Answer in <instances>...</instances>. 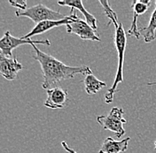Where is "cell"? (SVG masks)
I'll use <instances>...</instances> for the list:
<instances>
[{"label":"cell","instance_id":"1","mask_svg":"<svg viewBox=\"0 0 156 153\" xmlns=\"http://www.w3.org/2000/svg\"><path fill=\"white\" fill-rule=\"evenodd\" d=\"M35 50L33 58L39 62L44 82L42 87L44 89H49L50 87L56 84L63 80L73 79L76 75H89L91 74L90 68L87 66L81 67H70L62 63L57 58L40 50L36 44H32Z\"/></svg>","mask_w":156,"mask_h":153},{"label":"cell","instance_id":"2","mask_svg":"<svg viewBox=\"0 0 156 153\" xmlns=\"http://www.w3.org/2000/svg\"><path fill=\"white\" fill-rule=\"evenodd\" d=\"M115 44L116 47L117 54H118V67H117V73L115 75V82L112 87L108 89L107 92L105 95V102L107 104H111L114 100V96L115 92L118 91L117 87L119 83L123 82V63H124V55L126 50L127 36L123 25L119 23L117 27H115Z\"/></svg>","mask_w":156,"mask_h":153},{"label":"cell","instance_id":"3","mask_svg":"<svg viewBox=\"0 0 156 153\" xmlns=\"http://www.w3.org/2000/svg\"><path fill=\"white\" fill-rule=\"evenodd\" d=\"M17 17H27L33 22L38 24L45 20H60L64 19L67 16L60 13L59 12L50 9L43 4L36 5L32 7L27 8L24 11L17 10L15 12Z\"/></svg>","mask_w":156,"mask_h":153},{"label":"cell","instance_id":"4","mask_svg":"<svg viewBox=\"0 0 156 153\" xmlns=\"http://www.w3.org/2000/svg\"><path fill=\"white\" fill-rule=\"evenodd\" d=\"M123 113L124 111L122 108L114 107L107 116H98V123L101 126L103 129L112 131L115 133L117 137H121L126 132L123 125L126 123L127 120L123 118Z\"/></svg>","mask_w":156,"mask_h":153},{"label":"cell","instance_id":"5","mask_svg":"<svg viewBox=\"0 0 156 153\" xmlns=\"http://www.w3.org/2000/svg\"><path fill=\"white\" fill-rule=\"evenodd\" d=\"M25 44H43V45H51V42L48 39L44 40H33V39H23L22 37L18 38L10 33V31L5 32L4 36L0 38V52L5 56L12 57V50L21 45Z\"/></svg>","mask_w":156,"mask_h":153},{"label":"cell","instance_id":"6","mask_svg":"<svg viewBox=\"0 0 156 153\" xmlns=\"http://www.w3.org/2000/svg\"><path fill=\"white\" fill-rule=\"evenodd\" d=\"M66 28L68 33L75 34L83 40L100 42L99 34L98 33L97 30L90 26L85 20L79 19L78 17L68 24Z\"/></svg>","mask_w":156,"mask_h":153},{"label":"cell","instance_id":"7","mask_svg":"<svg viewBox=\"0 0 156 153\" xmlns=\"http://www.w3.org/2000/svg\"><path fill=\"white\" fill-rule=\"evenodd\" d=\"M76 18H77L76 12L74 11V12H70V15L67 16L64 19H60V20H45V21L40 22L38 24H37L29 33H28L25 36H23L22 38L31 39V37H34V36L41 35V34L45 33V32H47L51 29H54V28L60 27V26H67L72 20H74Z\"/></svg>","mask_w":156,"mask_h":153},{"label":"cell","instance_id":"8","mask_svg":"<svg viewBox=\"0 0 156 153\" xmlns=\"http://www.w3.org/2000/svg\"><path fill=\"white\" fill-rule=\"evenodd\" d=\"M22 69V64L20 63L15 56L8 57L0 52V75L7 81H12L17 78L19 72Z\"/></svg>","mask_w":156,"mask_h":153},{"label":"cell","instance_id":"9","mask_svg":"<svg viewBox=\"0 0 156 153\" xmlns=\"http://www.w3.org/2000/svg\"><path fill=\"white\" fill-rule=\"evenodd\" d=\"M68 100V91L60 87H55L47 89V98L44 105L50 109H62L66 106Z\"/></svg>","mask_w":156,"mask_h":153},{"label":"cell","instance_id":"10","mask_svg":"<svg viewBox=\"0 0 156 153\" xmlns=\"http://www.w3.org/2000/svg\"><path fill=\"white\" fill-rule=\"evenodd\" d=\"M129 141H130V137H127L121 141H116L112 137H107L103 141L98 153L124 152L128 150Z\"/></svg>","mask_w":156,"mask_h":153},{"label":"cell","instance_id":"11","mask_svg":"<svg viewBox=\"0 0 156 153\" xmlns=\"http://www.w3.org/2000/svg\"><path fill=\"white\" fill-rule=\"evenodd\" d=\"M58 5H63V6H68L71 7V10L76 9L78 11H80L83 15L85 18V21L87 22L90 26H91L95 30H97V19L90 14L86 9L84 8L83 2L81 0H70V1H58Z\"/></svg>","mask_w":156,"mask_h":153},{"label":"cell","instance_id":"12","mask_svg":"<svg viewBox=\"0 0 156 153\" xmlns=\"http://www.w3.org/2000/svg\"><path fill=\"white\" fill-rule=\"evenodd\" d=\"M139 32L143 37L145 43H151L156 39V2L155 7L151 15L148 25L144 28H140Z\"/></svg>","mask_w":156,"mask_h":153},{"label":"cell","instance_id":"13","mask_svg":"<svg viewBox=\"0 0 156 153\" xmlns=\"http://www.w3.org/2000/svg\"><path fill=\"white\" fill-rule=\"evenodd\" d=\"M83 83L85 87V91L89 95H94L98 93L100 89L107 86L106 82L99 81L94 75H92V73L86 75L83 80Z\"/></svg>","mask_w":156,"mask_h":153},{"label":"cell","instance_id":"14","mask_svg":"<svg viewBox=\"0 0 156 153\" xmlns=\"http://www.w3.org/2000/svg\"><path fill=\"white\" fill-rule=\"evenodd\" d=\"M99 4L102 5L103 10H104V12L106 14L108 19H110V22L107 24V26H110L111 23H113L115 25V27H117L119 25V22H118V19H117L116 12L112 9V7L110 6L108 1H99Z\"/></svg>","mask_w":156,"mask_h":153},{"label":"cell","instance_id":"15","mask_svg":"<svg viewBox=\"0 0 156 153\" xmlns=\"http://www.w3.org/2000/svg\"><path fill=\"white\" fill-rule=\"evenodd\" d=\"M150 0H138V1H132L131 3V8L133 12H136L138 15H142L146 13L149 6L151 5Z\"/></svg>","mask_w":156,"mask_h":153},{"label":"cell","instance_id":"16","mask_svg":"<svg viewBox=\"0 0 156 153\" xmlns=\"http://www.w3.org/2000/svg\"><path fill=\"white\" fill-rule=\"evenodd\" d=\"M139 15L136 14V12H133V20H132L130 29H129V31H128V34H129V37H135L136 39H139L140 37H141L140 32H139V29L137 28V17Z\"/></svg>","mask_w":156,"mask_h":153},{"label":"cell","instance_id":"17","mask_svg":"<svg viewBox=\"0 0 156 153\" xmlns=\"http://www.w3.org/2000/svg\"><path fill=\"white\" fill-rule=\"evenodd\" d=\"M10 5L13 7H17L19 10L24 11L27 9V2L26 1H9Z\"/></svg>","mask_w":156,"mask_h":153},{"label":"cell","instance_id":"18","mask_svg":"<svg viewBox=\"0 0 156 153\" xmlns=\"http://www.w3.org/2000/svg\"><path fill=\"white\" fill-rule=\"evenodd\" d=\"M61 145H62V147L64 148V150L66 151H68V153H77L76 151H74L73 149H71L69 146H68V144L65 142V141H63V142H61Z\"/></svg>","mask_w":156,"mask_h":153},{"label":"cell","instance_id":"19","mask_svg":"<svg viewBox=\"0 0 156 153\" xmlns=\"http://www.w3.org/2000/svg\"><path fill=\"white\" fill-rule=\"evenodd\" d=\"M148 86H153V85H156V82H148L147 83Z\"/></svg>","mask_w":156,"mask_h":153},{"label":"cell","instance_id":"20","mask_svg":"<svg viewBox=\"0 0 156 153\" xmlns=\"http://www.w3.org/2000/svg\"><path fill=\"white\" fill-rule=\"evenodd\" d=\"M154 148H155V151H156V141L154 142Z\"/></svg>","mask_w":156,"mask_h":153}]
</instances>
